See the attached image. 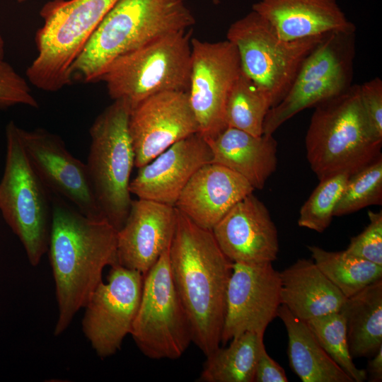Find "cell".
Instances as JSON below:
<instances>
[{
  "mask_svg": "<svg viewBox=\"0 0 382 382\" xmlns=\"http://www.w3.org/2000/svg\"><path fill=\"white\" fill-rule=\"evenodd\" d=\"M351 175L342 173L320 180L299 212L300 227L323 232L330 224L335 207Z\"/></svg>",
  "mask_w": 382,
  "mask_h": 382,
  "instance_id": "obj_32",
  "label": "cell"
},
{
  "mask_svg": "<svg viewBox=\"0 0 382 382\" xmlns=\"http://www.w3.org/2000/svg\"><path fill=\"white\" fill-rule=\"evenodd\" d=\"M359 96L371 127L382 139V80L376 77L359 85Z\"/></svg>",
  "mask_w": 382,
  "mask_h": 382,
  "instance_id": "obj_35",
  "label": "cell"
},
{
  "mask_svg": "<svg viewBox=\"0 0 382 382\" xmlns=\"http://www.w3.org/2000/svg\"><path fill=\"white\" fill-rule=\"evenodd\" d=\"M119 0H53L40 11L35 34L37 57L27 68L28 81L54 92L71 83V67L99 23Z\"/></svg>",
  "mask_w": 382,
  "mask_h": 382,
  "instance_id": "obj_5",
  "label": "cell"
},
{
  "mask_svg": "<svg viewBox=\"0 0 382 382\" xmlns=\"http://www.w3.org/2000/svg\"><path fill=\"white\" fill-rule=\"evenodd\" d=\"M340 311L352 358L374 357L382 347V279L347 298Z\"/></svg>",
  "mask_w": 382,
  "mask_h": 382,
  "instance_id": "obj_24",
  "label": "cell"
},
{
  "mask_svg": "<svg viewBox=\"0 0 382 382\" xmlns=\"http://www.w3.org/2000/svg\"><path fill=\"white\" fill-rule=\"evenodd\" d=\"M25 105L37 108V100L32 95L27 81L4 59H0V108Z\"/></svg>",
  "mask_w": 382,
  "mask_h": 382,
  "instance_id": "obj_34",
  "label": "cell"
},
{
  "mask_svg": "<svg viewBox=\"0 0 382 382\" xmlns=\"http://www.w3.org/2000/svg\"><path fill=\"white\" fill-rule=\"evenodd\" d=\"M264 335L245 332L207 355L198 378L202 382H254L256 362Z\"/></svg>",
  "mask_w": 382,
  "mask_h": 382,
  "instance_id": "obj_25",
  "label": "cell"
},
{
  "mask_svg": "<svg viewBox=\"0 0 382 382\" xmlns=\"http://www.w3.org/2000/svg\"><path fill=\"white\" fill-rule=\"evenodd\" d=\"M131 108L115 100L93 122L86 163L93 192L105 218L119 231L132 199L129 190L134 152L129 132Z\"/></svg>",
  "mask_w": 382,
  "mask_h": 382,
  "instance_id": "obj_7",
  "label": "cell"
},
{
  "mask_svg": "<svg viewBox=\"0 0 382 382\" xmlns=\"http://www.w3.org/2000/svg\"><path fill=\"white\" fill-rule=\"evenodd\" d=\"M284 369L267 354L264 342L260 343L254 382H287Z\"/></svg>",
  "mask_w": 382,
  "mask_h": 382,
  "instance_id": "obj_36",
  "label": "cell"
},
{
  "mask_svg": "<svg viewBox=\"0 0 382 382\" xmlns=\"http://www.w3.org/2000/svg\"><path fill=\"white\" fill-rule=\"evenodd\" d=\"M169 262L190 321L192 342L207 356L221 345L233 262L222 252L212 230L198 226L178 209Z\"/></svg>",
  "mask_w": 382,
  "mask_h": 382,
  "instance_id": "obj_2",
  "label": "cell"
},
{
  "mask_svg": "<svg viewBox=\"0 0 382 382\" xmlns=\"http://www.w3.org/2000/svg\"><path fill=\"white\" fill-rule=\"evenodd\" d=\"M366 371L371 381L381 382L382 381V347L374 357L369 359Z\"/></svg>",
  "mask_w": 382,
  "mask_h": 382,
  "instance_id": "obj_37",
  "label": "cell"
},
{
  "mask_svg": "<svg viewBox=\"0 0 382 382\" xmlns=\"http://www.w3.org/2000/svg\"><path fill=\"white\" fill-rule=\"evenodd\" d=\"M316 265L349 298L374 282L382 279V266L342 251L332 252L308 246Z\"/></svg>",
  "mask_w": 382,
  "mask_h": 382,
  "instance_id": "obj_27",
  "label": "cell"
},
{
  "mask_svg": "<svg viewBox=\"0 0 382 382\" xmlns=\"http://www.w3.org/2000/svg\"><path fill=\"white\" fill-rule=\"evenodd\" d=\"M381 145L362 108L359 85L315 106L305 146L319 180L342 173L352 175L381 155Z\"/></svg>",
  "mask_w": 382,
  "mask_h": 382,
  "instance_id": "obj_4",
  "label": "cell"
},
{
  "mask_svg": "<svg viewBox=\"0 0 382 382\" xmlns=\"http://www.w3.org/2000/svg\"><path fill=\"white\" fill-rule=\"evenodd\" d=\"M169 248L144 274L130 332L140 351L152 359H178L192 342L190 321L170 273Z\"/></svg>",
  "mask_w": 382,
  "mask_h": 382,
  "instance_id": "obj_10",
  "label": "cell"
},
{
  "mask_svg": "<svg viewBox=\"0 0 382 382\" xmlns=\"http://www.w3.org/2000/svg\"><path fill=\"white\" fill-rule=\"evenodd\" d=\"M177 220L175 206L132 199L123 226L117 231V261L144 275L171 243Z\"/></svg>",
  "mask_w": 382,
  "mask_h": 382,
  "instance_id": "obj_18",
  "label": "cell"
},
{
  "mask_svg": "<svg viewBox=\"0 0 382 382\" xmlns=\"http://www.w3.org/2000/svg\"><path fill=\"white\" fill-rule=\"evenodd\" d=\"M19 134L30 164L51 192L65 197L87 217L105 219L86 163L67 150L59 136L42 128L28 131L19 127Z\"/></svg>",
  "mask_w": 382,
  "mask_h": 382,
  "instance_id": "obj_14",
  "label": "cell"
},
{
  "mask_svg": "<svg viewBox=\"0 0 382 382\" xmlns=\"http://www.w3.org/2000/svg\"><path fill=\"white\" fill-rule=\"evenodd\" d=\"M354 33L340 31L326 33L303 60L294 84L352 71Z\"/></svg>",
  "mask_w": 382,
  "mask_h": 382,
  "instance_id": "obj_28",
  "label": "cell"
},
{
  "mask_svg": "<svg viewBox=\"0 0 382 382\" xmlns=\"http://www.w3.org/2000/svg\"><path fill=\"white\" fill-rule=\"evenodd\" d=\"M16 1H17L19 3H22V2L26 1L28 0H16Z\"/></svg>",
  "mask_w": 382,
  "mask_h": 382,
  "instance_id": "obj_40",
  "label": "cell"
},
{
  "mask_svg": "<svg viewBox=\"0 0 382 382\" xmlns=\"http://www.w3.org/2000/svg\"><path fill=\"white\" fill-rule=\"evenodd\" d=\"M4 55V41L0 34V59H3Z\"/></svg>",
  "mask_w": 382,
  "mask_h": 382,
  "instance_id": "obj_38",
  "label": "cell"
},
{
  "mask_svg": "<svg viewBox=\"0 0 382 382\" xmlns=\"http://www.w3.org/2000/svg\"><path fill=\"white\" fill-rule=\"evenodd\" d=\"M271 107L268 96L242 72L227 100L226 126L261 136L265 118Z\"/></svg>",
  "mask_w": 382,
  "mask_h": 382,
  "instance_id": "obj_29",
  "label": "cell"
},
{
  "mask_svg": "<svg viewBox=\"0 0 382 382\" xmlns=\"http://www.w3.org/2000/svg\"><path fill=\"white\" fill-rule=\"evenodd\" d=\"M279 272L272 262H233L221 343L245 332L265 334L281 305Z\"/></svg>",
  "mask_w": 382,
  "mask_h": 382,
  "instance_id": "obj_13",
  "label": "cell"
},
{
  "mask_svg": "<svg viewBox=\"0 0 382 382\" xmlns=\"http://www.w3.org/2000/svg\"><path fill=\"white\" fill-rule=\"evenodd\" d=\"M325 34L284 40L252 11L229 26L226 40L238 50L242 72L268 96L273 107L288 93L303 60Z\"/></svg>",
  "mask_w": 382,
  "mask_h": 382,
  "instance_id": "obj_9",
  "label": "cell"
},
{
  "mask_svg": "<svg viewBox=\"0 0 382 382\" xmlns=\"http://www.w3.org/2000/svg\"><path fill=\"white\" fill-rule=\"evenodd\" d=\"M242 73L238 50L228 40L214 42L191 39L189 102L199 134L212 140L226 127V105Z\"/></svg>",
  "mask_w": 382,
  "mask_h": 382,
  "instance_id": "obj_11",
  "label": "cell"
},
{
  "mask_svg": "<svg viewBox=\"0 0 382 382\" xmlns=\"http://www.w3.org/2000/svg\"><path fill=\"white\" fill-rule=\"evenodd\" d=\"M254 190L237 173L209 163L191 177L175 207L198 226L212 230L237 202Z\"/></svg>",
  "mask_w": 382,
  "mask_h": 382,
  "instance_id": "obj_19",
  "label": "cell"
},
{
  "mask_svg": "<svg viewBox=\"0 0 382 382\" xmlns=\"http://www.w3.org/2000/svg\"><path fill=\"white\" fill-rule=\"evenodd\" d=\"M382 202V156L351 175L335 207L334 216Z\"/></svg>",
  "mask_w": 382,
  "mask_h": 382,
  "instance_id": "obj_31",
  "label": "cell"
},
{
  "mask_svg": "<svg viewBox=\"0 0 382 382\" xmlns=\"http://www.w3.org/2000/svg\"><path fill=\"white\" fill-rule=\"evenodd\" d=\"M277 317L287 332L289 365L301 381L353 382L321 347L306 322L282 304Z\"/></svg>",
  "mask_w": 382,
  "mask_h": 382,
  "instance_id": "obj_23",
  "label": "cell"
},
{
  "mask_svg": "<svg viewBox=\"0 0 382 382\" xmlns=\"http://www.w3.org/2000/svg\"><path fill=\"white\" fill-rule=\"evenodd\" d=\"M369 223L351 238L345 250L357 257L382 266V212H368Z\"/></svg>",
  "mask_w": 382,
  "mask_h": 382,
  "instance_id": "obj_33",
  "label": "cell"
},
{
  "mask_svg": "<svg viewBox=\"0 0 382 382\" xmlns=\"http://www.w3.org/2000/svg\"><path fill=\"white\" fill-rule=\"evenodd\" d=\"M195 23L184 0H119L72 64L71 79L98 81L116 58Z\"/></svg>",
  "mask_w": 382,
  "mask_h": 382,
  "instance_id": "obj_3",
  "label": "cell"
},
{
  "mask_svg": "<svg viewBox=\"0 0 382 382\" xmlns=\"http://www.w3.org/2000/svg\"><path fill=\"white\" fill-rule=\"evenodd\" d=\"M191 39L190 30L158 37L114 59L99 81L105 82L113 100H125L131 110L159 93L187 92Z\"/></svg>",
  "mask_w": 382,
  "mask_h": 382,
  "instance_id": "obj_6",
  "label": "cell"
},
{
  "mask_svg": "<svg viewBox=\"0 0 382 382\" xmlns=\"http://www.w3.org/2000/svg\"><path fill=\"white\" fill-rule=\"evenodd\" d=\"M212 1H213V3H214V4H218L220 2L219 0H212Z\"/></svg>",
  "mask_w": 382,
  "mask_h": 382,
  "instance_id": "obj_39",
  "label": "cell"
},
{
  "mask_svg": "<svg viewBox=\"0 0 382 382\" xmlns=\"http://www.w3.org/2000/svg\"><path fill=\"white\" fill-rule=\"evenodd\" d=\"M129 132L138 168L175 143L198 133L187 92L165 91L140 102L130 111Z\"/></svg>",
  "mask_w": 382,
  "mask_h": 382,
  "instance_id": "obj_15",
  "label": "cell"
},
{
  "mask_svg": "<svg viewBox=\"0 0 382 382\" xmlns=\"http://www.w3.org/2000/svg\"><path fill=\"white\" fill-rule=\"evenodd\" d=\"M212 163L225 166L243 177L255 190H262L277 166V142L272 135L255 136L226 127L207 141Z\"/></svg>",
  "mask_w": 382,
  "mask_h": 382,
  "instance_id": "obj_21",
  "label": "cell"
},
{
  "mask_svg": "<svg viewBox=\"0 0 382 382\" xmlns=\"http://www.w3.org/2000/svg\"><path fill=\"white\" fill-rule=\"evenodd\" d=\"M212 231L233 262H272L277 257V229L267 208L253 192L237 202Z\"/></svg>",
  "mask_w": 382,
  "mask_h": 382,
  "instance_id": "obj_16",
  "label": "cell"
},
{
  "mask_svg": "<svg viewBox=\"0 0 382 382\" xmlns=\"http://www.w3.org/2000/svg\"><path fill=\"white\" fill-rule=\"evenodd\" d=\"M352 71L330 77L294 84L276 105L268 110L263 134L272 135L286 121L306 108L343 92L352 85Z\"/></svg>",
  "mask_w": 382,
  "mask_h": 382,
  "instance_id": "obj_26",
  "label": "cell"
},
{
  "mask_svg": "<svg viewBox=\"0 0 382 382\" xmlns=\"http://www.w3.org/2000/svg\"><path fill=\"white\" fill-rule=\"evenodd\" d=\"M52 207L47 250L59 308L54 334L59 335L86 306L105 267L118 264L117 231L107 219L87 217L55 194Z\"/></svg>",
  "mask_w": 382,
  "mask_h": 382,
  "instance_id": "obj_1",
  "label": "cell"
},
{
  "mask_svg": "<svg viewBox=\"0 0 382 382\" xmlns=\"http://www.w3.org/2000/svg\"><path fill=\"white\" fill-rule=\"evenodd\" d=\"M306 323L324 350L353 382L367 379L366 370L358 369L350 355L346 318L341 311L310 319Z\"/></svg>",
  "mask_w": 382,
  "mask_h": 382,
  "instance_id": "obj_30",
  "label": "cell"
},
{
  "mask_svg": "<svg viewBox=\"0 0 382 382\" xmlns=\"http://www.w3.org/2000/svg\"><path fill=\"white\" fill-rule=\"evenodd\" d=\"M206 139L199 133L185 138L139 168L129 190L139 199L175 206L181 192L195 173L212 163Z\"/></svg>",
  "mask_w": 382,
  "mask_h": 382,
  "instance_id": "obj_17",
  "label": "cell"
},
{
  "mask_svg": "<svg viewBox=\"0 0 382 382\" xmlns=\"http://www.w3.org/2000/svg\"><path fill=\"white\" fill-rule=\"evenodd\" d=\"M144 275L116 264L107 283L98 285L86 303L83 331L100 358L120 349L130 334L139 308Z\"/></svg>",
  "mask_w": 382,
  "mask_h": 382,
  "instance_id": "obj_12",
  "label": "cell"
},
{
  "mask_svg": "<svg viewBox=\"0 0 382 382\" xmlns=\"http://www.w3.org/2000/svg\"><path fill=\"white\" fill-rule=\"evenodd\" d=\"M6 154L0 181V211L18 237L30 263L37 266L47 251L52 223V195L24 150L19 127H6Z\"/></svg>",
  "mask_w": 382,
  "mask_h": 382,
  "instance_id": "obj_8",
  "label": "cell"
},
{
  "mask_svg": "<svg viewBox=\"0 0 382 382\" xmlns=\"http://www.w3.org/2000/svg\"><path fill=\"white\" fill-rule=\"evenodd\" d=\"M279 274L281 304L304 322L340 311L347 299L313 260L299 259Z\"/></svg>",
  "mask_w": 382,
  "mask_h": 382,
  "instance_id": "obj_22",
  "label": "cell"
},
{
  "mask_svg": "<svg viewBox=\"0 0 382 382\" xmlns=\"http://www.w3.org/2000/svg\"><path fill=\"white\" fill-rule=\"evenodd\" d=\"M252 11L265 19L279 37L292 41L333 31L355 32L337 0H260Z\"/></svg>",
  "mask_w": 382,
  "mask_h": 382,
  "instance_id": "obj_20",
  "label": "cell"
}]
</instances>
